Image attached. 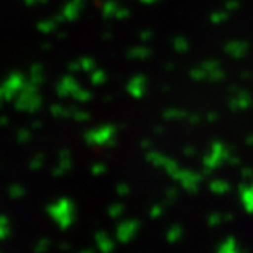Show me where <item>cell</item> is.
I'll use <instances>...</instances> for the list:
<instances>
[]
</instances>
